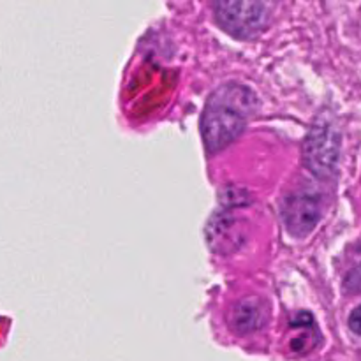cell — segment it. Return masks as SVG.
<instances>
[{"mask_svg":"<svg viewBox=\"0 0 361 361\" xmlns=\"http://www.w3.org/2000/svg\"><path fill=\"white\" fill-rule=\"evenodd\" d=\"M214 14L222 30L238 39H252L267 28L270 9L256 0H226L214 6Z\"/></svg>","mask_w":361,"mask_h":361,"instance_id":"2","label":"cell"},{"mask_svg":"<svg viewBox=\"0 0 361 361\" xmlns=\"http://www.w3.org/2000/svg\"><path fill=\"white\" fill-rule=\"evenodd\" d=\"M305 164L317 178H330L341 157V133L330 120H317L305 141Z\"/></svg>","mask_w":361,"mask_h":361,"instance_id":"3","label":"cell"},{"mask_svg":"<svg viewBox=\"0 0 361 361\" xmlns=\"http://www.w3.org/2000/svg\"><path fill=\"white\" fill-rule=\"evenodd\" d=\"M344 286L348 291H361V240L353 252L351 267L344 277Z\"/></svg>","mask_w":361,"mask_h":361,"instance_id":"6","label":"cell"},{"mask_svg":"<svg viewBox=\"0 0 361 361\" xmlns=\"http://www.w3.org/2000/svg\"><path fill=\"white\" fill-rule=\"evenodd\" d=\"M349 328L356 335H361V305L356 307L351 312V316H349Z\"/></svg>","mask_w":361,"mask_h":361,"instance_id":"7","label":"cell"},{"mask_svg":"<svg viewBox=\"0 0 361 361\" xmlns=\"http://www.w3.org/2000/svg\"><path fill=\"white\" fill-rule=\"evenodd\" d=\"M282 221L295 238H307L321 221V203L307 192L291 194L282 203Z\"/></svg>","mask_w":361,"mask_h":361,"instance_id":"4","label":"cell"},{"mask_svg":"<svg viewBox=\"0 0 361 361\" xmlns=\"http://www.w3.org/2000/svg\"><path fill=\"white\" fill-rule=\"evenodd\" d=\"M257 109V97L242 83H226L208 97L201 116V136L210 154L224 150L240 134Z\"/></svg>","mask_w":361,"mask_h":361,"instance_id":"1","label":"cell"},{"mask_svg":"<svg viewBox=\"0 0 361 361\" xmlns=\"http://www.w3.org/2000/svg\"><path fill=\"white\" fill-rule=\"evenodd\" d=\"M268 321V310L261 300L245 298L235 305L231 312V328L236 334H252L261 330Z\"/></svg>","mask_w":361,"mask_h":361,"instance_id":"5","label":"cell"}]
</instances>
